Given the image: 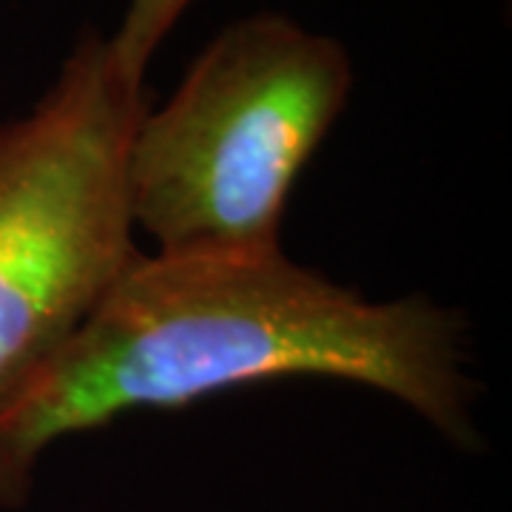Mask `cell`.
Here are the masks:
<instances>
[{
    "mask_svg": "<svg viewBox=\"0 0 512 512\" xmlns=\"http://www.w3.org/2000/svg\"><path fill=\"white\" fill-rule=\"evenodd\" d=\"M146 89L83 29L55 83L0 123V393L92 313L137 256L126 157Z\"/></svg>",
    "mask_w": 512,
    "mask_h": 512,
    "instance_id": "3957f363",
    "label": "cell"
},
{
    "mask_svg": "<svg viewBox=\"0 0 512 512\" xmlns=\"http://www.w3.org/2000/svg\"><path fill=\"white\" fill-rule=\"evenodd\" d=\"M279 376L376 387L478 447L453 311L424 296L370 302L282 251L137 254L72 336L0 393V510L26 507L55 441Z\"/></svg>",
    "mask_w": 512,
    "mask_h": 512,
    "instance_id": "6da1fadb",
    "label": "cell"
},
{
    "mask_svg": "<svg viewBox=\"0 0 512 512\" xmlns=\"http://www.w3.org/2000/svg\"><path fill=\"white\" fill-rule=\"evenodd\" d=\"M353 66L339 40L259 12L214 37L126 157L134 231L168 256L282 251L288 194L345 111Z\"/></svg>",
    "mask_w": 512,
    "mask_h": 512,
    "instance_id": "7a4b0ae2",
    "label": "cell"
},
{
    "mask_svg": "<svg viewBox=\"0 0 512 512\" xmlns=\"http://www.w3.org/2000/svg\"><path fill=\"white\" fill-rule=\"evenodd\" d=\"M194 0H128L126 15L109 37L111 55L131 80L146 77L151 57Z\"/></svg>",
    "mask_w": 512,
    "mask_h": 512,
    "instance_id": "277c9868",
    "label": "cell"
}]
</instances>
